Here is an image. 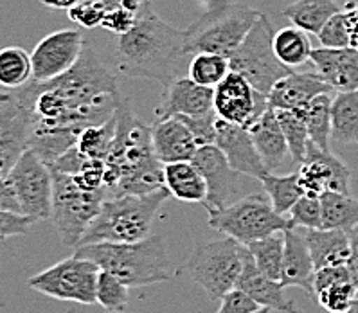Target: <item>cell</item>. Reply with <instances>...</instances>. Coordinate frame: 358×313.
Wrapping results in <instances>:
<instances>
[{
	"label": "cell",
	"instance_id": "1",
	"mask_svg": "<svg viewBox=\"0 0 358 313\" xmlns=\"http://www.w3.org/2000/svg\"><path fill=\"white\" fill-rule=\"evenodd\" d=\"M11 94L29 112V148L49 166L76 146L85 128L108 121L122 101L117 72L110 71L87 45L64 76L45 83L31 80Z\"/></svg>",
	"mask_w": 358,
	"mask_h": 313
},
{
	"label": "cell",
	"instance_id": "2",
	"mask_svg": "<svg viewBox=\"0 0 358 313\" xmlns=\"http://www.w3.org/2000/svg\"><path fill=\"white\" fill-rule=\"evenodd\" d=\"M112 54L121 76L153 80L164 89L189 74L193 58L186 49V33L162 20L150 2L141 8L130 31L115 34Z\"/></svg>",
	"mask_w": 358,
	"mask_h": 313
},
{
	"label": "cell",
	"instance_id": "3",
	"mask_svg": "<svg viewBox=\"0 0 358 313\" xmlns=\"http://www.w3.org/2000/svg\"><path fill=\"white\" fill-rule=\"evenodd\" d=\"M115 139L105 161V186L115 195H146L164 186V164L157 159L152 126L141 121L128 101L115 110Z\"/></svg>",
	"mask_w": 358,
	"mask_h": 313
},
{
	"label": "cell",
	"instance_id": "4",
	"mask_svg": "<svg viewBox=\"0 0 358 313\" xmlns=\"http://www.w3.org/2000/svg\"><path fill=\"white\" fill-rule=\"evenodd\" d=\"M74 254L92 259L130 288L171 281L177 268L169 258L162 236H150L134 243H90L76 247Z\"/></svg>",
	"mask_w": 358,
	"mask_h": 313
},
{
	"label": "cell",
	"instance_id": "5",
	"mask_svg": "<svg viewBox=\"0 0 358 313\" xmlns=\"http://www.w3.org/2000/svg\"><path fill=\"white\" fill-rule=\"evenodd\" d=\"M171 196L166 187L146 195H115L105 200L80 245L134 243L150 236L160 208ZM78 245V247H80Z\"/></svg>",
	"mask_w": 358,
	"mask_h": 313
},
{
	"label": "cell",
	"instance_id": "6",
	"mask_svg": "<svg viewBox=\"0 0 358 313\" xmlns=\"http://www.w3.org/2000/svg\"><path fill=\"white\" fill-rule=\"evenodd\" d=\"M262 15V11L240 2L207 11L184 31L187 52L191 56L199 52H215L229 58Z\"/></svg>",
	"mask_w": 358,
	"mask_h": 313
},
{
	"label": "cell",
	"instance_id": "7",
	"mask_svg": "<svg viewBox=\"0 0 358 313\" xmlns=\"http://www.w3.org/2000/svg\"><path fill=\"white\" fill-rule=\"evenodd\" d=\"M207 214L209 227L243 245L292 227L290 218L275 212L266 193L241 196L222 209H207Z\"/></svg>",
	"mask_w": 358,
	"mask_h": 313
},
{
	"label": "cell",
	"instance_id": "8",
	"mask_svg": "<svg viewBox=\"0 0 358 313\" xmlns=\"http://www.w3.org/2000/svg\"><path fill=\"white\" fill-rule=\"evenodd\" d=\"M274 34L275 31L266 15H262L236 51L229 56L231 71L241 74L254 89L266 96L279 80L294 71L275 56Z\"/></svg>",
	"mask_w": 358,
	"mask_h": 313
},
{
	"label": "cell",
	"instance_id": "9",
	"mask_svg": "<svg viewBox=\"0 0 358 313\" xmlns=\"http://www.w3.org/2000/svg\"><path fill=\"white\" fill-rule=\"evenodd\" d=\"M247 245L234 238H222L194 250L187 259L191 279L202 286L213 300H220L229 290L236 288L245 265Z\"/></svg>",
	"mask_w": 358,
	"mask_h": 313
},
{
	"label": "cell",
	"instance_id": "10",
	"mask_svg": "<svg viewBox=\"0 0 358 313\" xmlns=\"http://www.w3.org/2000/svg\"><path fill=\"white\" fill-rule=\"evenodd\" d=\"M51 171L55 178L51 220L62 238V243L76 249L97 212L101 211L108 189L87 191L78 186L69 173Z\"/></svg>",
	"mask_w": 358,
	"mask_h": 313
},
{
	"label": "cell",
	"instance_id": "11",
	"mask_svg": "<svg viewBox=\"0 0 358 313\" xmlns=\"http://www.w3.org/2000/svg\"><path fill=\"white\" fill-rule=\"evenodd\" d=\"M99 272L101 268L92 259L74 254L33 275L27 284L52 299L72 300L90 306L97 303L96 292Z\"/></svg>",
	"mask_w": 358,
	"mask_h": 313
},
{
	"label": "cell",
	"instance_id": "12",
	"mask_svg": "<svg viewBox=\"0 0 358 313\" xmlns=\"http://www.w3.org/2000/svg\"><path fill=\"white\" fill-rule=\"evenodd\" d=\"M6 178L13 187L22 214L33 221L51 218L55 178L51 166L33 148H27Z\"/></svg>",
	"mask_w": 358,
	"mask_h": 313
},
{
	"label": "cell",
	"instance_id": "13",
	"mask_svg": "<svg viewBox=\"0 0 358 313\" xmlns=\"http://www.w3.org/2000/svg\"><path fill=\"white\" fill-rule=\"evenodd\" d=\"M268 108V96L254 89L238 72L231 71L215 87V112L227 123L250 128Z\"/></svg>",
	"mask_w": 358,
	"mask_h": 313
},
{
	"label": "cell",
	"instance_id": "14",
	"mask_svg": "<svg viewBox=\"0 0 358 313\" xmlns=\"http://www.w3.org/2000/svg\"><path fill=\"white\" fill-rule=\"evenodd\" d=\"M85 38L78 29H62L47 34L31 52L33 81L45 83L64 76L78 64L85 51Z\"/></svg>",
	"mask_w": 358,
	"mask_h": 313
},
{
	"label": "cell",
	"instance_id": "15",
	"mask_svg": "<svg viewBox=\"0 0 358 313\" xmlns=\"http://www.w3.org/2000/svg\"><path fill=\"white\" fill-rule=\"evenodd\" d=\"M191 162L206 178V209H222L240 198L241 173L229 164L227 156L216 144L200 146Z\"/></svg>",
	"mask_w": 358,
	"mask_h": 313
},
{
	"label": "cell",
	"instance_id": "16",
	"mask_svg": "<svg viewBox=\"0 0 358 313\" xmlns=\"http://www.w3.org/2000/svg\"><path fill=\"white\" fill-rule=\"evenodd\" d=\"M297 175H299L304 193L320 196L326 191H337V193L350 195V168L329 150H320L313 143L308 144L306 155L299 164Z\"/></svg>",
	"mask_w": 358,
	"mask_h": 313
},
{
	"label": "cell",
	"instance_id": "17",
	"mask_svg": "<svg viewBox=\"0 0 358 313\" xmlns=\"http://www.w3.org/2000/svg\"><path fill=\"white\" fill-rule=\"evenodd\" d=\"M216 146L227 156L229 164L241 175L262 180L268 168L256 150L249 128L232 124L220 119L216 121Z\"/></svg>",
	"mask_w": 358,
	"mask_h": 313
},
{
	"label": "cell",
	"instance_id": "18",
	"mask_svg": "<svg viewBox=\"0 0 358 313\" xmlns=\"http://www.w3.org/2000/svg\"><path fill=\"white\" fill-rule=\"evenodd\" d=\"M29 112L13 98L0 105V178H6L20 155L29 148Z\"/></svg>",
	"mask_w": 358,
	"mask_h": 313
},
{
	"label": "cell",
	"instance_id": "19",
	"mask_svg": "<svg viewBox=\"0 0 358 313\" xmlns=\"http://www.w3.org/2000/svg\"><path fill=\"white\" fill-rule=\"evenodd\" d=\"M215 112V89L182 76L166 87L164 101L157 106V119L200 117Z\"/></svg>",
	"mask_w": 358,
	"mask_h": 313
},
{
	"label": "cell",
	"instance_id": "20",
	"mask_svg": "<svg viewBox=\"0 0 358 313\" xmlns=\"http://www.w3.org/2000/svg\"><path fill=\"white\" fill-rule=\"evenodd\" d=\"M310 61L315 72L335 92L358 90V49H313Z\"/></svg>",
	"mask_w": 358,
	"mask_h": 313
},
{
	"label": "cell",
	"instance_id": "21",
	"mask_svg": "<svg viewBox=\"0 0 358 313\" xmlns=\"http://www.w3.org/2000/svg\"><path fill=\"white\" fill-rule=\"evenodd\" d=\"M335 90L317 72H294L279 80L268 94V105L275 110H304L317 96Z\"/></svg>",
	"mask_w": 358,
	"mask_h": 313
},
{
	"label": "cell",
	"instance_id": "22",
	"mask_svg": "<svg viewBox=\"0 0 358 313\" xmlns=\"http://www.w3.org/2000/svg\"><path fill=\"white\" fill-rule=\"evenodd\" d=\"M315 265H313L310 247H308L304 228H285V259H282L281 284L303 288L310 297H313V279H315Z\"/></svg>",
	"mask_w": 358,
	"mask_h": 313
},
{
	"label": "cell",
	"instance_id": "23",
	"mask_svg": "<svg viewBox=\"0 0 358 313\" xmlns=\"http://www.w3.org/2000/svg\"><path fill=\"white\" fill-rule=\"evenodd\" d=\"M152 140L155 155L162 164L193 161L200 148L193 131L178 117L157 119L152 126Z\"/></svg>",
	"mask_w": 358,
	"mask_h": 313
},
{
	"label": "cell",
	"instance_id": "24",
	"mask_svg": "<svg viewBox=\"0 0 358 313\" xmlns=\"http://www.w3.org/2000/svg\"><path fill=\"white\" fill-rule=\"evenodd\" d=\"M236 286L241 288L245 293H249L259 306L281 313H301L295 308L294 303L285 296V286L281 284V281L270 279L256 267L249 249L245 254L243 272H241Z\"/></svg>",
	"mask_w": 358,
	"mask_h": 313
},
{
	"label": "cell",
	"instance_id": "25",
	"mask_svg": "<svg viewBox=\"0 0 358 313\" xmlns=\"http://www.w3.org/2000/svg\"><path fill=\"white\" fill-rule=\"evenodd\" d=\"M315 270L345 265L351 254L350 234L338 228H304Z\"/></svg>",
	"mask_w": 358,
	"mask_h": 313
},
{
	"label": "cell",
	"instance_id": "26",
	"mask_svg": "<svg viewBox=\"0 0 358 313\" xmlns=\"http://www.w3.org/2000/svg\"><path fill=\"white\" fill-rule=\"evenodd\" d=\"M249 131L256 144V150L270 171L279 168L290 155L287 137L282 133L278 114L272 106L249 128Z\"/></svg>",
	"mask_w": 358,
	"mask_h": 313
},
{
	"label": "cell",
	"instance_id": "27",
	"mask_svg": "<svg viewBox=\"0 0 358 313\" xmlns=\"http://www.w3.org/2000/svg\"><path fill=\"white\" fill-rule=\"evenodd\" d=\"M164 186L180 202L206 203L207 184L191 161L164 164Z\"/></svg>",
	"mask_w": 358,
	"mask_h": 313
},
{
	"label": "cell",
	"instance_id": "28",
	"mask_svg": "<svg viewBox=\"0 0 358 313\" xmlns=\"http://www.w3.org/2000/svg\"><path fill=\"white\" fill-rule=\"evenodd\" d=\"M338 11L342 8L335 0H295L282 9V17L308 34H319L326 22Z\"/></svg>",
	"mask_w": 358,
	"mask_h": 313
},
{
	"label": "cell",
	"instance_id": "29",
	"mask_svg": "<svg viewBox=\"0 0 358 313\" xmlns=\"http://www.w3.org/2000/svg\"><path fill=\"white\" fill-rule=\"evenodd\" d=\"M322 228H338L350 233L358 225V202L351 195L326 191L320 195Z\"/></svg>",
	"mask_w": 358,
	"mask_h": 313
},
{
	"label": "cell",
	"instance_id": "30",
	"mask_svg": "<svg viewBox=\"0 0 358 313\" xmlns=\"http://www.w3.org/2000/svg\"><path fill=\"white\" fill-rule=\"evenodd\" d=\"M331 137L341 143H358V90L337 92L333 98Z\"/></svg>",
	"mask_w": 358,
	"mask_h": 313
},
{
	"label": "cell",
	"instance_id": "31",
	"mask_svg": "<svg viewBox=\"0 0 358 313\" xmlns=\"http://www.w3.org/2000/svg\"><path fill=\"white\" fill-rule=\"evenodd\" d=\"M274 51L281 64L295 68L308 64L312 58V42L306 31L295 26L282 27L274 34Z\"/></svg>",
	"mask_w": 358,
	"mask_h": 313
},
{
	"label": "cell",
	"instance_id": "32",
	"mask_svg": "<svg viewBox=\"0 0 358 313\" xmlns=\"http://www.w3.org/2000/svg\"><path fill=\"white\" fill-rule=\"evenodd\" d=\"M256 267L274 281H281L282 259H285V231L270 234L247 245Z\"/></svg>",
	"mask_w": 358,
	"mask_h": 313
},
{
	"label": "cell",
	"instance_id": "33",
	"mask_svg": "<svg viewBox=\"0 0 358 313\" xmlns=\"http://www.w3.org/2000/svg\"><path fill=\"white\" fill-rule=\"evenodd\" d=\"M33 80L31 54L22 47L0 49V87L6 90H17Z\"/></svg>",
	"mask_w": 358,
	"mask_h": 313
},
{
	"label": "cell",
	"instance_id": "34",
	"mask_svg": "<svg viewBox=\"0 0 358 313\" xmlns=\"http://www.w3.org/2000/svg\"><path fill=\"white\" fill-rule=\"evenodd\" d=\"M263 189H265L266 196L272 202V208L275 212L287 216L290 209L294 208V203L304 195V189L301 186L299 175H274L272 171L262 178Z\"/></svg>",
	"mask_w": 358,
	"mask_h": 313
},
{
	"label": "cell",
	"instance_id": "35",
	"mask_svg": "<svg viewBox=\"0 0 358 313\" xmlns=\"http://www.w3.org/2000/svg\"><path fill=\"white\" fill-rule=\"evenodd\" d=\"M331 94H320L304 108L308 136L310 143L319 146L320 150H329L331 139Z\"/></svg>",
	"mask_w": 358,
	"mask_h": 313
},
{
	"label": "cell",
	"instance_id": "36",
	"mask_svg": "<svg viewBox=\"0 0 358 313\" xmlns=\"http://www.w3.org/2000/svg\"><path fill=\"white\" fill-rule=\"evenodd\" d=\"M115 126H117V119L114 114L105 123L85 128L78 137L76 148L89 159L106 161L115 139Z\"/></svg>",
	"mask_w": 358,
	"mask_h": 313
},
{
	"label": "cell",
	"instance_id": "37",
	"mask_svg": "<svg viewBox=\"0 0 358 313\" xmlns=\"http://www.w3.org/2000/svg\"><path fill=\"white\" fill-rule=\"evenodd\" d=\"M275 114H278L279 124H281L282 128V133H285V137H287L292 161L301 164L304 155H306L308 144H310V136H308V126H306V119H304V112L279 108V110H275Z\"/></svg>",
	"mask_w": 358,
	"mask_h": 313
},
{
	"label": "cell",
	"instance_id": "38",
	"mask_svg": "<svg viewBox=\"0 0 358 313\" xmlns=\"http://www.w3.org/2000/svg\"><path fill=\"white\" fill-rule=\"evenodd\" d=\"M231 72V64L227 56L215 52H199L191 58L189 74L187 76L203 87H218Z\"/></svg>",
	"mask_w": 358,
	"mask_h": 313
},
{
	"label": "cell",
	"instance_id": "39",
	"mask_svg": "<svg viewBox=\"0 0 358 313\" xmlns=\"http://www.w3.org/2000/svg\"><path fill=\"white\" fill-rule=\"evenodd\" d=\"M315 299L326 312L348 313L358 299V290L351 279H341L328 284L315 293Z\"/></svg>",
	"mask_w": 358,
	"mask_h": 313
},
{
	"label": "cell",
	"instance_id": "40",
	"mask_svg": "<svg viewBox=\"0 0 358 313\" xmlns=\"http://www.w3.org/2000/svg\"><path fill=\"white\" fill-rule=\"evenodd\" d=\"M128 290L130 286L119 281L115 275L101 270L97 279V305H101L110 313L127 312L128 300H130Z\"/></svg>",
	"mask_w": 358,
	"mask_h": 313
},
{
	"label": "cell",
	"instance_id": "41",
	"mask_svg": "<svg viewBox=\"0 0 358 313\" xmlns=\"http://www.w3.org/2000/svg\"><path fill=\"white\" fill-rule=\"evenodd\" d=\"M292 227L301 228H322V208H320V196L304 193L294 208L288 212Z\"/></svg>",
	"mask_w": 358,
	"mask_h": 313
},
{
	"label": "cell",
	"instance_id": "42",
	"mask_svg": "<svg viewBox=\"0 0 358 313\" xmlns=\"http://www.w3.org/2000/svg\"><path fill=\"white\" fill-rule=\"evenodd\" d=\"M320 47H328V49H344L350 45V31H348V22H345L344 9L338 11L337 15H333L328 22H326L322 29L317 34Z\"/></svg>",
	"mask_w": 358,
	"mask_h": 313
},
{
	"label": "cell",
	"instance_id": "43",
	"mask_svg": "<svg viewBox=\"0 0 358 313\" xmlns=\"http://www.w3.org/2000/svg\"><path fill=\"white\" fill-rule=\"evenodd\" d=\"M105 13L106 6L103 0H80L74 8L69 9V18L85 29H94L101 26Z\"/></svg>",
	"mask_w": 358,
	"mask_h": 313
},
{
	"label": "cell",
	"instance_id": "44",
	"mask_svg": "<svg viewBox=\"0 0 358 313\" xmlns=\"http://www.w3.org/2000/svg\"><path fill=\"white\" fill-rule=\"evenodd\" d=\"M257 308L259 305L256 300L236 286L220 299V308L216 313H252Z\"/></svg>",
	"mask_w": 358,
	"mask_h": 313
},
{
	"label": "cell",
	"instance_id": "45",
	"mask_svg": "<svg viewBox=\"0 0 358 313\" xmlns=\"http://www.w3.org/2000/svg\"><path fill=\"white\" fill-rule=\"evenodd\" d=\"M135 20H137V13L134 11H128L124 8H112L106 9L101 27L112 34H124L134 27Z\"/></svg>",
	"mask_w": 358,
	"mask_h": 313
},
{
	"label": "cell",
	"instance_id": "46",
	"mask_svg": "<svg viewBox=\"0 0 358 313\" xmlns=\"http://www.w3.org/2000/svg\"><path fill=\"white\" fill-rule=\"evenodd\" d=\"M345 22H348V31H350V45L358 49V2H350L344 8Z\"/></svg>",
	"mask_w": 358,
	"mask_h": 313
},
{
	"label": "cell",
	"instance_id": "47",
	"mask_svg": "<svg viewBox=\"0 0 358 313\" xmlns=\"http://www.w3.org/2000/svg\"><path fill=\"white\" fill-rule=\"evenodd\" d=\"M348 234H350L351 240V254L345 265H348V270H350L351 281H353L358 290V225L351 228Z\"/></svg>",
	"mask_w": 358,
	"mask_h": 313
},
{
	"label": "cell",
	"instance_id": "48",
	"mask_svg": "<svg viewBox=\"0 0 358 313\" xmlns=\"http://www.w3.org/2000/svg\"><path fill=\"white\" fill-rule=\"evenodd\" d=\"M106 6V9H112V8H124L128 11H134V13H139L141 8H143L146 2L150 0H103Z\"/></svg>",
	"mask_w": 358,
	"mask_h": 313
},
{
	"label": "cell",
	"instance_id": "49",
	"mask_svg": "<svg viewBox=\"0 0 358 313\" xmlns=\"http://www.w3.org/2000/svg\"><path fill=\"white\" fill-rule=\"evenodd\" d=\"M80 0H40V4L47 9H71L78 4Z\"/></svg>",
	"mask_w": 358,
	"mask_h": 313
},
{
	"label": "cell",
	"instance_id": "50",
	"mask_svg": "<svg viewBox=\"0 0 358 313\" xmlns=\"http://www.w3.org/2000/svg\"><path fill=\"white\" fill-rule=\"evenodd\" d=\"M9 99H11V92H4L2 87H0V105H4V103L9 101Z\"/></svg>",
	"mask_w": 358,
	"mask_h": 313
},
{
	"label": "cell",
	"instance_id": "51",
	"mask_svg": "<svg viewBox=\"0 0 358 313\" xmlns=\"http://www.w3.org/2000/svg\"><path fill=\"white\" fill-rule=\"evenodd\" d=\"M270 312H272V310H270V308H265V306H259V308L254 310L252 313H270Z\"/></svg>",
	"mask_w": 358,
	"mask_h": 313
},
{
	"label": "cell",
	"instance_id": "52",
	"mask_svg": "<svg viewBox=\"0 0 358 313\" xmlns=\"http://www.w3.org/2000/svg\"><path fill=\"white\" fill-rule=\"evenodd\" d=\"M348 313H358V299L355 300V303H353V306H351V308H350V312H348Z\"/></svg>",
	"mask_w": 358,
	"mask_h": 313
}]
</instances>
